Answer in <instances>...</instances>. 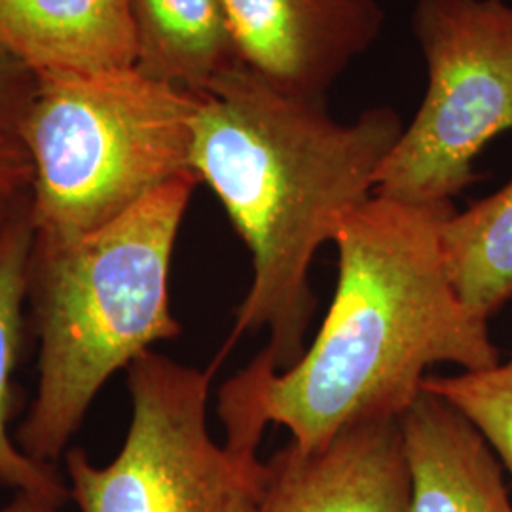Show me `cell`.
Returning a JSON list of instances; mask_svg holds the SVG:
<instances>
[{"label": "cell", "mask_w": 512, "mask_h": 512, "mask_svg": "<svg viewBox=\"0 0 512 512\" xmlns=\"http://www.w3.org/2000/svg\"><path fill=\"white\" fill-rule=\"evenodd\" d=\"M37 86V76L0 50V139H18L19 124Z\"/></svg>", "instance_id": "15"}, {"label": "cell", "mask_w": 512, "mask_h": 512, "mask_svg": "<svg viewBox=\"0 0 512 512\" xmlns=\"http://www.w3.org/2000/svg\"><path fill=\"white\" fill-rule=\"evenodd\" d=\"M198 95L137 67L46 74L18 129L33 165L35 238H76L192 173Z\"/></svg>", "instance_id": "4"}, {"label": "cell", "mask_w": 512, "mask_h": 512, "mask_svg": "<svg viewBox=\"0 0 512 512\" xmlns=\"http://www.w3.org/2000/svg\"><path fill=\"white\" fill-rule=\"evenodd\" d=\"M421 389L452 404L471 421L512 478V357L484 370L427 376Z\"/></svg>", "instance_id": "14"}, {"label": "cell", "mask_w": 512, "mask_h": 512, "mask_svg": "<svg viewBox=\"0 0 512 512\" xmlns=\"http://www.w3.org/2000/svg\"><path fill=\"white\" fill-rule=\"evenodd\" d=\"M215 370L154 351L129 366L131 420L116 458L95 465L80 448L65 454L80 512H260L268 467L258 450L209 433Z\"/></svg>", "instance_id": "5"}, {"label": "cell", "mask_w": 512, "mask_h": 512, "mask_svg": "<svg viewBox=\"0 0 512 512\" xmlns=\"http://www.w3.org/2000/svg\"><path fill=\"white\" fill-rule=\"evenodd\" d=\"M21 198H23V196L10 198V200H0V234H2V230L6 228L10 217L14 215V211H16V207H18L19 202H21Z\"/></svg>", "instance_id": "18"}, {"label": "cell", "mask_w": 512, "mask_h": 512, "mask_svg": "<svg viewBox=\"0 0 512 512\" xmlns=\"http://www.w3.org/2000/svg\"><path fill=\"white\" fill-rule=\"evenodd\" d=\"M241 65L293 97L325 103L384 31L380 0H222Z\"/></svg>", "instance_id": "7"}, {"label": "cell", "mask_w": 512, "mask_h": 512, "mask_svg": "<svg viewBox=\"0 0 512 512\" xmlns=\"http://www.w3.org/2000/svg\"><path fill=\"white\" fill-rule=\"evenodd\" d=\"M401 427L410 512H512L501 461L452 404L421 389Z\"/></svg>", "instance_id": "9"}, {"label": "cell", "mask_w": 512, "mask_h": 512, "mask_svg": "<svg viewBox=\"0 0 512 512\" xmlns=\"http://www.w3.org/2000/svg\"><path fill=\"white\" fill-rule=\"evenodd\" d=\"M266 467L260 512H410L401 420L351 425L313 450L289 442Z\"/></svg>", "instance_id": "8"}, {"label": "cell", "mask_w": 512, "mask_h": 512, "mask_svg": "<svg viewBox=\"0 0 512 512\" xmlns=\"http://www.w3.org/2000/svg\"><path fill=\"white\" fill-rule=\"evenodd\" d=\"M33 245L35 230L27 194L0 234V484L63 507L71 499L67 478L59 475L54 465L29 458L19 448L16 435L10 433Z\"/></svg>", "instance_id": "12"}, {"label": "cell", "mask_w": 512, "mask_h": 512, "mask_svg": "<svg viewBox=\"0 0 512 512\" xmlns=\"http://www.w3.org/2000/svg\"><path fill=\"white\" fill-rule=\"evenodd\" d=\"M412 33L427 88L378 173L376 194L446 203L476 181L475 160L512 129V6L416 0Z\"/></svg>", "instance_id": "6"}, {"label": "cell", "mask_w": 512, "mask_h": 512, "mask_svg": "<svg viewBox=\"0 0 512 512\" xmlns=\"http://www.w3.org/2000/svg\"><path fill=\"white\" fill-rule=\"evenodd\" d=\"M196 95L190 169L217 194L255 270L215 365L243 334L268 329L262 355L283 372L306 353L315 253L376 194L403 118L374 107L344 124L325 103L279 92L243 65Z\"/></svg>", "instance_id": "2"}, {"label": "cell", "mask_w": 512, "mask_h": 512, "mask_svg": "<svg viewBox=\"0 0 512 512\" xmlns=\"http://www.w3.org/2000/svg\"><path fill=\"white\" fill-rule=\"evenodd\" d=\"M33 165L19 139H0V200L29 194Z\"/></svg>", "instance_id": "16"}, {"label": "cell", "mask_w": 512, "mask_h": 512, "mask_svg": "<svg viewBox=\"0 0 512 512\" xmlns=\"http://www.w3.org/2000/svg\"><path fill=\"white\" fill-rule=\"evenodd\" d=\"M198 183L194 173L177 177L82 236L35 238L37 393L16 431L29 458L46 465L63 458L110 378L181 334L169 274Z\"/></svg>", "instance_id": "3"}, {"label": "cell", "mask_w": 512, "mask_h": 512, "mask_svg": "<svg viewBox=\"0 0 512 512\" xmlns=\"http://www.w3.org/2000/svg\"><path fill=\"white\" fill-rule=\"evenodd\" d=\"M454 211L452 202L374 194L342 222L323 327L289 370L258 353L220 387L226 442L258 448L275 423L313 450L351 425L401 420L431 366L475 372L499 363L488 323L463 306L444 260L440 230Z\"/></svg>", "instance_id": "1"}, {"label": "cell", "mask_w": 512, "mask_h": 512, "mask_svg": "<svg viewBox=\"0 0 512 512\" xmlns=\"http://www.w3.org/2000/svg\"><path fill=\"white\" fill-rule=\"evenodd\" d=\"M0 50L35 76L135 67L128 0H0Z\"/></svg>", "instance_id": "10"}, {"label": "cell", "mask_w": 512, "mask_h": 512, "mask_svg": "<svg viewBox=\"0 0 512 512\" xmlns=\"http://www.w3.org/2000/svg\"><path fill=\"white\" fill-rule=\"evenodd\" d=\"M135 67L179 90L202 93L241 67L222 0H128Z\"/></svg>", "instance_id": "11"}, {"label": "cell", "mask_w": 512, "mask_h": 512, "mask_svg": "<svg viewBox=\"0 0 512 512\" xmlns=\"http://www.w3.org/2000/svg\"><path fill=\"white\" fill-rule=\"evenodd\" d=\"M442 253L463 306L482 321L512 300V181L444 220Z\"/></svg>", "instance_id": "13"}, {"label": "cell", "mask_w": 512, "mask_h": 512, "mask_svg": "<svg viewBox=\"0 0 512 512\" xmlns=\"http://www.w3.org/2000/svg\"><path fill=\"white\" fill-rule=\"evenodd\" d=\"M59 509V505L37 495L18 494L6 507H2L0 512H61Z\"/></svg>", "instance_id": "17"}]
</instances>
